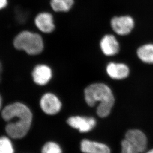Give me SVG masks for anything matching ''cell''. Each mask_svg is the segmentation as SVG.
I'll return each mask as SVG.
<instances>
[{
	"label": "cell",
	"mask_w": 153,
	"mask_h": 153,
	"mask_svg": "<svg viewBox=\"0 0 153 153\" xmlns=\"http://www.w3.org/2000/svg\"><path fill=\"white\" fill-rule=\"evenodd\" d=\"M14 45L19 50H23L30 55H38L43 51L44 41L39 34L24 31L15 37Z\"/></svg>",
	"instance_id": "obj_3"
},
{
	"label": "cell",
	"mask_w": 153,
	"mask_h": 153,
	"mask_svg": "<svg viewBox=\"0 0 153 153\" xmlns=\"http://www.w3.org/2000/svg\"><path fill=\"white\" fill-rule=\"evenodd\" d=\"M86 102L90 107H94L97 102L98 105H109L113 106L115 98L112 90L108 85L103 83H95L88 85L84 91Z\"/></svg>",
	"instance_id": "obj_2"
},
{
	"label": "cell",
	"mask_w": 153,
	"mask_h": 153,
	"mask_svg": "<svg viewBox=\"0 0 153 153\" xmlns=\"http://www.w3.org/2000/svg\"><path fill=\"white\" fill-rule=\"evenodd\" d=\"M74 0H51L52 9L56 12L69 11L74 4Z\"/></svg>",
	"instance_id": "obj_14"
},
{
	"label": "cell",
	"mask_w": 153,
	"mask_h": 153,
	"mask_svg": "<svg viewBox=\"0 0 153 153\" xmlns=\"http://www.w3.org/2000/svg\"><path fill=\"white\" fill-rule=\"evenodd\" d=\"M145 153H153V149H151L150 150L148 151L147 152Z\"/></svg>",
	"instance_id": "obj_19"
},
{
	"label": "cell",
	"mask_w": 153,
	"mask_h": 153,
	"mask_svg": "<svg viewBox=\"0 0 153 153\" xmlns=\"http://www.w3.org/2000/svg\"><path fill=\"white\" fill-rule=\"evenodd\" d=\"M3 119L10 121L6 126V131L14 139L23 138L29 131L32 121V114L26 105L15 102L6 106L2 112Z\"/></svg>",
	"instance_id": "obj_1"
},
{
	"label": "cell",
	"mask_w": 153,
	"mask_h": 153,
	"mask_svg": "<svg viewBox=\"0 0 153 153\" xmlns=\"http://www.w3.org/2000/svg\"><path fill=\"white\" fill-rule=\"evenodd\" d=\"M35 23L38 29L46 33L53 31L55 29L52 15L48 13H39L35 19Z\"/></svg>",
	"instance_id": "obj_12"
},
{
	"label": "cell",
	"mask_w": 153,
	"mask_h": 153,
	"mask_svg": "<svg viewBox=\"0 0 153 153\" xmlns=\"http://www.w3.org/2000/svg\"><path fill=\"white\" fill-rule=\"evenodd\" d=\"M42 153H63V152L58 143L50 141L45 143L42 148Z\"/></svg>",
	"instance_id": "obj_16"
},
{
	"label": "cell",
	"mask_w": 153,
	"mask_h": 153,
	"mask_svg": "<svg viewBox=\"0 0 153 153\" xmlns=\"http://www.w3.org/2000/svg\"><path fill=\"white\" fill-rule=\"evenodd\" d=\"M40 105L44 113L48 115H55L62 108V102L56 95L51 93L44 94L40 99Z\"/></svg>",
	"instance_id": "obj_6"
},
{
	"label": "cell",
	"mask_w": 153,
	"mask_h": 153,
	"mask_svg": "<svg viewBox=\"0 0 153 153\" xmlns=\"http://www.w3.org/2000/svg\"><path fill=\"white\" fill-rule=\"evenodd\" d=\"M106 71L108 76L113 79H125L129 75L130 70L125 64L110 62L106 67Z\"/></svg>",
	"instance_id": "obj_9"
},
{
	"label": "cell",
	"mask_w": 153,
	"mask_h": 153,
	"mask_svg": "<svg viewBox=\"0 0 153 153\" xmlns=\"http://www.w3.org/2000/svg\"><path fill=\"white\" fill-rule=\"evenodd\" d=\"M111 25L116 33L126 35L130 33L134 26L133 19L129 16L114 17L111 21Z\"/></svg>",
	"instance_id": "obj_7"
},
{
	"label": "cell",
	"mask_w": 153,
	"mask_h": 153,
	"mask_svg": "<svg viewBox=\"0 0 153 153\" xmlns=\"http://www.w3.org/2000/svg\"><path fill=\"white\" fill-rule=\"evenodd\" d=\"M125 139L127 140L139 153H144L147 149V137L141 130L133 129L128 130L126 133Z\"/></svg>",
	"instance_id": "obj_5"
},
{
	"label": "cell",
	"mask_w": 153,
	"mask_h": 153,
	"mask_svg": "<svg viewBox=\"0 0 153 153\" xmlns=\"http://www.w3.org/2000/svg\"><path fill=\"white\" fill-rule=\"evenodd\" d=\"M67 123L70 127L81 133H87L95 127L97 121L94 117L85 116H72L69 117Z\"/></svg>",
	"instance_id": "obj_4"
},
{
	"label": "cell",
	"mask_w": 153,
	"mask_h": 153,
	"mask_svg": "<svg viewBox=\"0 0 153 153\" xmlns=\"http://www.w3.org/2000/svg\"><path fill=\"white\" fill-rule=\"evenodd\" d=\"M7 3V0H0V10L6 7Z\"/></svg>",
	"instance_id": "obj_18"
},
{
	"label": "cell",
	"mask_w": 153,
	"mask_h": 153,
	"mask_svg": "<svg viewBox=\"0 0 153 153\" xmlns=\"http://www.w3.org/2000/svg\"><path fill=\"white\" fill-rule=\"evenodd\" d=\"M13 146L8 138L0 137V153H14Z\"/></svg>",
	"instance_id": "obj_15"
},
{
	"label": "cell",
	"mask_w": 153,
	"mask_h": 153,
	"mask_svg": "<svg viewBox=\"0 0 153 153\" xmlns=\"http://www.w3.org/2000/svg\"><path fill=\"white\" fill-rule=\"evenodd\" d=\"M122 145V152L121 153H139L136 149L124 139L121 143Z\"/></svg>",
	"instance_id": "obj_17"
},
{
	"label": "cell",
	"mask_w": 153,
	"mask_h": 153,
	"mask_svg": "<svg viewBox=\"0 0 153 153\" xmlns=\"http://www.w3.org/2000/svg\"><path fill=\"white\" fill-rule=\"evenodd\" d=\"M137 55L143 62L153 64V44H148L140 47L137 50Z\"/></svg>",
	"instance_id": "obj_13"
},
{
	"label": "cell",
	"mask_w": 153,
	"mask_h": 153,
	"mask_svg": "<svg viewBox=\"0 0 153 153\" xmlns=\"http://www.w3.org/2000/svg\"><path fill=\"white\" fill-rule=\"evenodd\" d=\"M100 46L103 53L107 56H114L119 51L118 42L112 35L104 36L101 39Z\"/></svg>",
	"instance_id": "obj_11"
},
{
	"label": "cell",
	"mask_w": 153,
	"mask_h": 153,
	"mask_svg": "<svg viewBox=\"0 0 153 153\" xmlns=\"http://www.w3.org/2000/svg\"><path fill=\"white\" fill-rule=\"evenodd\" d=\"M32 75L33 81L40 86L46 85L52 77V71L50 67L45 65H39L35 67Z\"/></svg>",
	"instance_id": "obj_8"
},
{
	"label": "cell",
	"mask_w": 153,
	"mask_h": 153,
	"mask_svg": "<svg viewBox=\"0 0 153 153\" xmlns=\"http://www.w3.org/2000/svg\"><path fill=\"white\" fill-rule=\"evenodd\" d=\"M81 150L84 153H111L107 145L89 139H84L80 144Z\"/></svg>",
	"instance_id": "obj_10"
},
{
	"label": "cell",
	"mask_w": 153,
	"mask_h": 153,
	"mask_svg": "<svg viewBox=\"0 0 153 153\" xmlns=\"http://www.w3.org/2000/svg\"><path fill=\"white\" fill-rule=\"evenodd\" d=\"M2 107V98L1 97V96H0V110H1V108Z\"/></svg>",
	"instance_id": "obj_20"
},
{
	"label": "cell",
	"mask_w": 153,
	"mask_h": 153,
	"mask_svg": "<svg viewBox=\"0 0 153 153\" xmlns=\"http://www.w3.org/2000/svg\"><path fill=\"white\" fill-rule=\"evenodd\" d=\"M2 71V66L1 62H0V74H1Z\"/></svg>",
	"instance_id": "obj_21"
}]
</instances>
